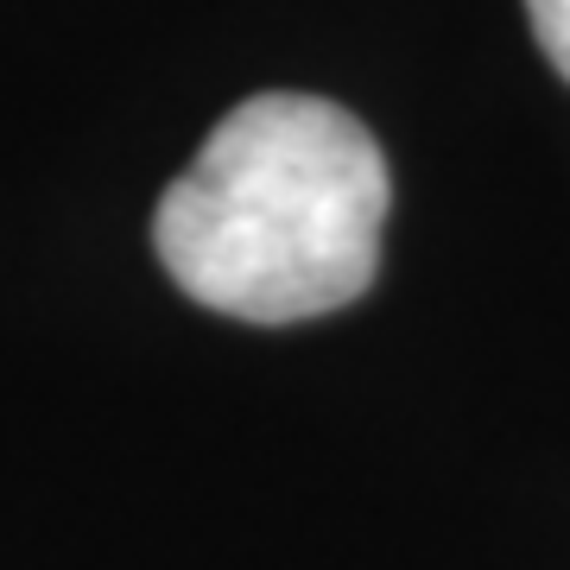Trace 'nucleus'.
Returning <instances> with one entry per match:
<instances>
[{
	"instance_id": "f257e3e1",
	"label": "nucleus",
	"mask_w": 570,
	"mask_h": 570,
	"mask_svg": "<svg viewBox=\"0 0 570 570\" xmlns=\"http://www.w3.org/2000/svg\"><path fill=\"white\" fill-rule=\"evenodd\" d=\"M387 159L348 108L266 89L228 108L159 197L165 273L242 324H305L362 298L381 266Z\"/></svg>"
},
{
	"instance_id": "f03ea898",
	"label": "nucleus",
	"mask_w": 570,
	"mask_h": 570,
	"mask_svg": "<svg viewBox=\"0 0 570 570\" xmlns=\"http://www.w3.org/2000/svg\"><path fill=\"white\" fill-rule=\"evenodd\" d=\"M527 20L546 45V58L558 63V77L570 82V0H527Z\"/></svg>"
}]
</instances>
